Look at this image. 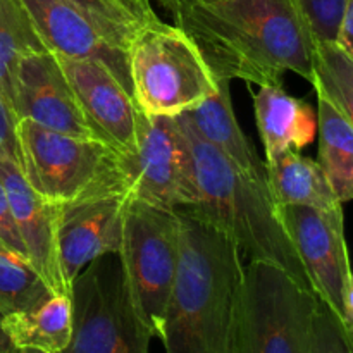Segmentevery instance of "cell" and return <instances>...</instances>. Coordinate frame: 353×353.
Listing matches in <instances>:
<instances>
[{
  "instance_id": "cell-27",
  "label": "cell",
  "mask_w": 353,
  "mask_h": 353,
  "mask_svg": "<svg viewBox=\"0 0 353 353\" xmlns=\"http://www.w3.org/2000/svg\"><path fill=\"white\" fill-rule=\"evenodd\" d=\"M3 252L17 255V257L28 261L26 250H24L23 241H21L19 234H17L12 212H10L9 202H7L6 190H3L2 183H0V254H3Z\"/></svg>"
},
{
  "instance_id": "cell-29",
  "label": "cell",
  "mask_w": 353,
  "mask_h": 353,
  "mask_svg": "<svg viewBox=\"0 0 353 353\" xmlns=\"http://www.w3.org/2000/svg\"><path fill=\"white\" fill-rule=\"evenodd\" d=\"M336 41L347 52L353 54V0H347L340 26H338Z\"/></svg>"
},
{
  "instance_id": "cell-5",
  "label": "cell",
  "mask_w": 353,
  "mask_h": 353,
  "mask_svg": "<svg viewBox=\"0 0 353 353\" xmlns=\"http://www.w3.org/2000/svg\"><path fill=\"white\" fill-rule=\"evenodd\" d=\"M16 161L30 188L54 205L126 185L121 154L110 145L62 134L28 119L16 123Z\"/></svg>"
},
{
  "instance_id": "cell-22",
  "label": "cell",
  "mask_w": 353,
  "mask_h": 353,
  "mask_svg": "<svg viewBox=\"0 0 353 353\" xmlns=\"http://www.w3.org/2000/svg\"><path fill=\"white\" fill-rule=\"evenodd\" d=\"M48 50L23 0H0V93L10 105L17 62L28 54Z\"/></svg>"
},
{
  "instance_id": "cell-3",
  "label": "cell",
  "mask_w": 353,
  "mask_h": 353,
  "mask_svg": "<svg viewBox=\"0 0 353 353\" xmlns=\"http://www.w3.org/2000/svg\"><path fill=\"white\" fill-rule=\"evenodd\" d=\"M192 154L196 200L179 212L202 219L230 238L241 257L268 262L310 288L300 259L286 236L268 186L245 174L216 147L203 141L181 114L174 116Z\"/></svg>"
},
{
  "instance_id": "cell-15",
  "label": "cell",
  "mask_w": 353,
  "mask_h": 353,
  "mask_svg": "<svg viewBox=\"0 0 353 353\" xmlns=\"http://www.w3.org/2000/svg\"><path fill=\"white\" fill-rule=\"evenodd\" d=\"M0 183L6 190L17 234L26 250L28 262L59 295H69L71 290L62 276L57 247L59 205L45 202L24 179L16 155L0 152Z\"/></svg>"
},
{
  "instance_id": "cell-26",
  "label": "cell",
  "mask_w": 353,
  "mask_h": 353,
  "mask_svg": "<svg viewBox=\"0 0 353 353\" xmlns=\"http://www.w3.org/2000/svg\"><path fill=\"white\" fill-rule=\"evenodd\" d=\"M293 2L302 12L314 38L336 41L338 26L347 0H293Z\"/></svg>"
},
{
  "instance_id": "cell-31",
  "label": "cell",
  "mask_w": 353,
  "mask_h": 353,
  "mask_svg": "<svg viewBox=\"0 0 353 353\" xmlns=\"http://www.w3.org/2000/svg\"><path fill=\"white\" fill-rule=\"evenodd\" d=\"M134 2H137L140 7H143L145 10H148V12H154V7H152L150 0H134Z\"/></svg>"
},
{
  "instance_id": "cell-12",
  "label": "cell",
  "mask_w": 353,
  "mask_h": 353,
  "mask_svg": "<svg viewBox=\"0 0 353 353\" xmlns=\"http://www.w3.org/2000/svg\"><path fill=\"white\" fill-rule=\"evenodd\" d=\"M10 109L17 119L33 121L69 137L100 140L50 50L33 52L17 62Z\"/></svg>"
},
{
  "instance_id": "cell-10",
  "label": "cell",
  "mask_w": 353,
  "mask_h": 353,
  "mask_svg": "<svg viewBox=\"0 0 353 353\" xmlns=\"http://www.w3.org/2000/svg\"><path fill=\"white\" fill-rule=\"evenodd\" d=\"M276 216L300 259L310 288L353 338V279L343 231V209L274 205Z\"/></svg>"
},
{
  "instance_id": "cell-16",
  "label": "cell",
  "mask_w": 353,
  "mask_h": 353,
  "mask_svg": "<svg viewBox=\"0 0 353 353\" xmlns=\"http://www.w3.org/2000/svg\"><path fill=\"white\" fill-rule=\"evenodd\" d=\"M255 123L265 159L285 150H303L317 134V112L281 85H262L254 95Z\"/></svg>"
},
{
  "instance_id": "cell-9",
  "label": "cell",
  "mask_w": 353,
  "mask_h": 353,
  "mask_svg": "<svg viewBox=\"0 0 353 353\" xmlns=\"http://www.w3.org/2000/svg\"><path fill=\"white\" fill-rule=\"evenodd\" d=\"M131 196L162 209H188L196 200L192 154L174 116H148L138 109L137 147L121 155Z\"/></svg>"
},
{
  "instance_id": "cell-32",
  "label": "cell",
  "mask_w": 353,
  "mask_h": 353,
  "mask_svg": "<svg viewBox=\"0 0 353 353\" xmlns=\"http://www.w3.org/2000/svg\"><path fill=\"white\" fill-rule=\"evenodd\" d=\"M159 2L162 3V6H168L169 2H174V0H159ZM188 2H202V3H209V2H216V0H188Z\"/></svg>"
},
{
  "instance_id": "cell-13",
  "label": "cell",
  "mask_w": 353,
  "mask_h": 353,
  "mask_svg": "<svg viewBox=\"0 0 353 353\" xmlns=\"http://www.w3.org/2000/svg\"><path fill=\"white\" fill-rule=\"evenodd\" d=\"M23 3L48 50L102 62L131 93L126 57L130 37L61 0H23Z\"/></svg>"
},
{
  "instance_id": "cell-1",
  "label": "cell",
  "mask_w": 353,
  "mask_h": 353,
  "mask_svg": "<svg viewBox=\"0 0 353 353\" xmlns=\"http://www.w3.org/2000/svg\"><path fill=\"white\" fill-rule=\"evenodd\" d=\"M165 9L216 79L281 85L290 71L310 81L314 37L293 0H174Z\"/></svg>"
},
{
  "instance_id": "cell-6",
  "label": "cell",
  "mask_w": 353,
  "mask_h": 353,
  "mask_svg": "<svg viewBox=\"0 0 353 353\" xmlns=\"http://www.w3.org/2000/svg\"><path fill=\"white\" fill-rule=\"evenodd\" d=\"M317 296L268 262L243 265L234 353H309Z\"/></svg>"
},
{
  "instance_id": "cell-7",
  "label": "cell",
  "mask_w": 353,
  "mask_h": 353,
  "mask_svg": "<svg viewBox=\"0 0 353 353\" xmlns=\"http://www.w3.org/2000/svg\"><path fill=\"white\" fill-rule=\"evenodd\" d=\"M72 333L61 353H150L145 327L117 254L86 265L71 283Z\"/></svg>"
},
{
  "instance_id": "cell-24",
  "label": "cell",
  "mask_w": 353,
  "mask_h": 353,
  "mask_svg": "<svg viewBox=\"0 0 353 353\" xmlns=\"http://www.w3.org/2000/svg\"><path fill=\"white\" fill-rule=\"evenodd\" d=\"M61 2L78 7L88 16L95 17L97 21L126 37H131V33L140 24L157 19V14L145 10L134 0H61Z\"/></svg>"
},
{
  "instance_id": "cell-19",
  "label": "cell",
  "mask_w": 353,
  "mask_h": 353,
  "mask_svg": "<svg viewBox=\"0 0 353 353\" xmlns=\"http://www.w3.org/2000/svg\"><path fill=\"white\" fill-rule=\"evenodd\" d=\"M0 324L19 350L61 353L71 341V295L54 293L40 305L2 317Z\"/></svg>"
},
{
  "instance_id": "cell-14",
  "label": "cell",
  "mask_w": 353,
  "mask_h": 353,
  "mask_svg": "<svg viewBox=\"0 0 353 353\" xmlns=\"http://www.w3.org/2000/svg\"><path fill=\"white\" fill-rule=\"evenodd\" d=\"M55 57L97 137L121 155L133 152L138 105L126 86L102 62L57 54Z\"/></svg>"
},
{
  "instance_id": "cell-8",
  "label": "cell",
  "mask_w": 353,
  "mask_h": 353,
  "mask_svg": "<svg viewBox=\"0 0 353 353\" xmlns=\"http://www.w3.org/2000/svg\"><path fill=\"white\" fill-rule=\"evenodd\" d=\"M117 255L145 327L152 338L162 340L179 261V214L131 196Z\"/></svg>"
},
{
  "instance_id": "cell-30",
  "label": "cell",
  "mask_w": 353,
  "mask_h": 353,
  "mask_svg": "<svg viewBox=\"0 0 353 353\" xmlns=\"http://www.w3.org/2000/svg\"><path fill=\"white\" fill-rule=\"evenodd\" d=\"M23 350L16 347V345L10 341V338L7 336V333L3 331L2 324H0V353H21Z\"/></svg>"
},
{
  "instance_id": "cell-21",
  "label": "cell",
  "mask_w": 353,
  "mask_h": 353,
  "mask_svg": "<svg viewBox=\"0 0 353 353\" xmlns=\"http://www.w3.org/2000/svg\"><path fill=\"white\" fill-rule=\"evenodd\" d=\"M310 83L317 99L353 121V54L334 40L312 38Z\"/></svg>"
},
{
  "instance_id": "cell-25",
  "label": "cell",
  "mask_w": 353,
  "mask_h": 353,
  "mask_svg": "<svg viewBox=\"0 0 353 353\" xmlns=\"http://www.w3.org/2000/svg\"><path fill=\"white\" fill-rule=\"evenodd\" d=\"M353 338L348 336L340 317L317 299L312 317L309 353H352Z\"/></svg>"
},
{
  "instance_id": "cell-33",
  "label": "cell",
  "mask_w": 353,
  "mask_h": 353,
  "mask_svg": "<svg viewBox=\"0 0 353 353\" xmlns=\"http://www.w3.org/2000/svg\"><path fill=\"white\" fill-rule=\"evenodd\" d=\"M21 353H43V352H37V350H23Z\"/></svg>"
},
{
  "instance_id": "cell-17",
  "label": "cell",
  "mask_w": 353,
  "mask_h": 353,
  "mask_svg": "<svg viewBox=\"0 0 353 353\" xmlns=\"http://www.w3.org/2000/svg\"><path fill=\"white\" fill-rule=\"evenodd\" d=\"M181 116L203 141L216 147L245 174L265 185L264 162L255 154L234 116L230 81L217 79L216 92Z\"/></svg>"
},
{
  "instance_id": "cell-4",
  "label": "cell",
  "mask_w": 353,
  "mask_h": 353,
  "mask_svg": "<svg viewBox=\"0 0 353 353\" xmlns=\"http://www.w3.org/2000/svg\"><path fill=\"white\" fill-rule=\"evenodd\" d=\"M131 95L148 116H178L212 95L217 79L195 41L176 24L147 21L126 47Z\"/></svg>"
},
{
  "instance_id": "cell-23",
  "label": "cell",
  "mask_w": 353,
  "mask_h": 353,
  "mask_svg": "<svg viewBox=\"0 0 353 353\" xmlns=\"http://www.w3.org/2000/svg\"><path fill=\"white\" fill-rule=\"evenodd\" d=\"M54 295L30 262L12 254H0V319L40 305Z\"/></svg>"
},
{
  "instance_id": "cell-28",
  "label": "cell",
  "mask_w": 353,
  "mask_h": 353,
  "mask_svg": "<svg viewBox=\"0 0 353 353\" xmlns=\"http://www.w3.org/2000/svg\"><path fill=\"white\" fill-rule=\"evenodd\" d=\"M16 114L0 93V152L16 155Z\"/></svg>"
},
{
  "instance_id": "cell-20",
  "label": "cell",
  "mask_w": 353,
  "mask_h": 353,
  "mask_svg": "<svg viewBox=\"0 0 353 353\" xmlns=\"http://www.w3.org/2000/svg\"><path fill=\"white\" fill-rule=\"evenodd\" d=\"M317 164L336 195L338 202H350L353 196V121L338 112L323 99H317Z\"/></svg>"
},
{
  "instance_id": "cell-2",
  "label": "cell",
  "mask_w": 353,
  "mask_h": 353,
  "mask_svg": "<svg viewBox=\"0 0 353 353\" xmlns=\"http://www.w3.org/2000/svg\"><path fill=\"white\" fill-rule=\"evenodd\" d=\"M176 212L179 261L161 340L165 353H234L243 257L209 223Z\"/></svg>"
},
{
  "instance_id": "cell-18",
  "label": "cell",
  "mask_w": 353,
  "mask_h": 353,
  "mask_svg": "<svg viewBox=\"0 0 353 353\" xmlns=\"http://www.w3.org/2000/svg\"><path fill=\"white\" fill-rule=\"evenodd\" d=\"M265 185L274 205H303L319 210L343 209L314 159L299 150H285L264 162Z\"/></svg>"
},
{
  "instance_id": "cell-11",
  "label": "cell",
  "mask_w": 353,
  "mask_h": 353,
  "mask_svg": "<svg viewBox=\"0 0 353 353\" xmlns=\"http://www.w3.org/2000/svg\"><path fill=\"white\" fill-rule=\"evenodd\" d=\"M130 199V190L123 185L59 205V261L69 290L86 265L107 254H119Z\"/></svg>"
}]
</instances>
